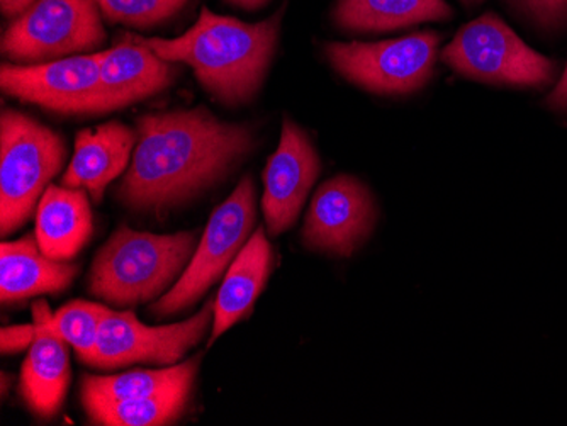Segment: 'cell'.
I'll return each mask as SVG.
<instances>
[{
    "label": "cell",
    "instance_id": "obj_1",
    "mask_svg": "<svg viewBox=\"0 0 567 426\" xmlns=\"http://www.w3.org/2000/svg\"><path fill=\"white\" fill-rule=\"evenodd\" d=\"M254 143L250 128L206 107L146 114L117 197L130 209L161 215L223 179Z\"/></svg>",
    "mask_w": 567,
    "mask_h": 426
},
{
    "label": "cell",
    "instance_id": "obj_2",
    "mask_svg": "<svg viewBox=\"0 0 567 426\" xmlns=\"http://www.w3.org/2000/svg\"><path fill=\"white\" fill-rule=\"evenodd\" d=\"M284 9L262 22L238 21L203 8L183 37H127L148 46L161 59L186 63L209 94L228 106L247 103L259 92L279 40Z\"/></svg>",
    "mask_w": 567,
    "mask_h": 426
},
{
    "label": "cell",
    "instance_id": "obj_3",
    "mask_svg": "<svg viewBox=\"0 0 567 426\" xmlns=\"http://www.w3.org/2000/svg\"><path fill=\"white\" fill-rule=\"evenodd\" d=\"M196 252V235H153L121 227L92 263L89 291L116 308L150 303L184 273Z\"/></svg>",
    "mask_w": 567,
    "mask_h": 426
},
{
    "label": "cell",
    "instance_id": "obj_4",
    "mask_svg": "<svg viewBox=\"0 0 567 426\" xmlns=\"http://www.w3.org/2000/svg\"><path fill=\"white\" fill-rule=\"evenodd\" d=\"M66 145L40 121L14 110L0 117V230L12 233L33 215L50 180L62 170Z\"/></svg>",
    "mask_w": 567,
    "mask_h": 426
},
{
    "label": "cell",
    "instance_id": "obj_5",
    "mask_svg": "<svg viewBox=\"0 0 567 426\" xmlns=\"http://www.w3.org/2000/svg\"><path fill=\"white\" fill-rule=\"evenodd\" d=\"M442 60L464 77L512 87H546L557 70L493 12L462 27Z\"/></svg>",
    "mask_w": 567,
    "mask_h": 426
},
{
    "label": "cell",
    "instance_id": "obj_6",
    "mask_svg": "<svg viewBox=\"0 0 567 426\" xmlns=\"http://www.w3.org/2000/svg\"><path fill=\"white\" fill-rule=\"evenodd\" d=\"M254 180L245 177L234 194L215 209L189 266L174 288L153 304V316L164 320L193 306L234 263L257 219Z\"/></svg>",
    "mask_w": 567,
    "mask_h": 426
},
{
    "label": "cell",
    "instance_id": "obj_7",
    "mask_svg": "<svg viewBox=\"0 0 567 426\" xmlns=\"http://www.w3.org/2000/svg\"><path fill=\"white\" fill-rule=\"evenodd\" d=\"M106 40L94 0H37L2 34V53L14 63H44L89 52Z\"/></svg>",
    "mask_w": 567,
    "mask_h": 426
},
{
    "label": "cell",
    "instance_id": "obj_8",
    "mask_svg": "<svg viewBox=\"0 0 567 426\" xmlns=\"http://www.w3.org/2000/svg\"><path fill=\"white\" fill-rule=\"evenodd\" d=\"M441 34L413 33L379 43L324 44V55L352 84L374 94H410L422 89L435 69Z\"/></svg>",
    "mask_w": 567,
    "mask_h": 426
},
{
    "label": "cell",
    "instance_id": "obj_9",
    "mask_svg": "<svg viewBox=\"0 0 567 426\" xmlns=\"http://www.w3.org/2000/svg\"><path fill=\"white\" fill-rule=\"evenodd\" d=\"M212 321H215V301L190 320L167 326H146L133 311L107 308L91 367L111 371L136 362L175 365L206 336Z\"/></svg>",
    "mask_w": 567,
    "mask_h": 426
},
{
    "label": "cell",
    "instance_id": "obj_10",
    "mask_svg": "<svg viewBox=\"0 0 567 426\" xmlns=\"http://www.w3.org/2000/svg\"><path fill=\"white\" fill-rule=\"evenodd\" d=\"M0 85L6 94L55 113H107L97 55L69 56L34 65L4 63Z\"/></svg>",
    "mask_w": 567,
    "mask_h": 426
},
{
    "label": "cell",
    "instance_id": "obj_11",
    "mask_svg": "<svg viewBox=\"0 0 567 426\" xmlns=\"http://www.w3.org/2000/svg\"><path fill=\"white\" fill-rule=\"evenodd\" d=\"M375 205L364 184L350 175H339L315 194L302 241L309 250L350 257L374 230Z\"/></svg>",
    "mask_w": 567,
    "mask_h": 426
},
{
    "label": "cell",
    "instance_id": "obj_12",
    "mask_svg": "<svg viewBox=\"0 0 567 426\" xmlns=\"http://www.w3.org/2000/svg\"><path fill=\"white\" fill-rule=\"evenodd\" d=\"M320 170V157L309 136L291 120L284 121L279 146L264 170L262 208L272 237L295 225Z\"/></svg>",
    "mask_w": 567,
    "mask_h": 426
},
{
    "label": "cell",
    "instance_id": "obj_13",
    "mask_svg": "<svg viewBox=\"0 0 567 426\" xmlns=\"http://www.w3.org/2000/svg\"><path fill=\"white\" fill-rule=\"evenodd\" d=\"M51 316L44 301L33 304L37 336L21 374L22 399L41 418L59 412L70 383L69 343L53 330Z\"/></svg>",
    "mask_w": 567,
    "mask_h": 426
},
{
    "label": "cell",
    "instance_id": "obj_14",
    "mask_svg": "<svg viewBox=\"0 0 567 426\" xmlns=\"http://www.w3.org/2000/svg\"><path fill=\"white\" fill-rule=\"evenodd\" d=\"M101 72L107 113L152 97L167 89L177 75V66L161 59L145 44L127 37L126 43L95 53Z\"/></svg>",
    "mask_w": 567,
    "mask_h": 426
},
{
    "label": "cell",
    "instance_id": "obj_15",
    "mask_svg": "<svg viewBox=\"0 0 567 426\" xmlns=\"http://www.w3.org/2000/svg\"><path fill=\"white\" fill-rule=\"evenodd\" d=\"M136 142L138 138L133 129L117 121L95 129H82L76 135L75 154L63 175L62 186L70 189L84 187L99 202L106 187L132 160Z\"/></svg>",
    "mask_w": 567,
    "mask_h": 426
},
{
    "label": "cell",
    "instance_id": "obj_16",
    "mask_svg": "<svg viewBox=\"0 0 567 426\" xmlns=\"http://www.w3.org/2000/svg\"><path fill=\"white\" fill-rule=\"evenodd\" d=\"M94 230L91 205L82 189L50 186L38 205L37 240L44 256L69 262Z\"/></svg>",
    "mask_w": 567,
    "mask_h": 426
},
{
    "label": "cell",
    "instance_id": "obj_17",
    "mask_svg": "<svg viewBox=\"0 0 567 426\" xmlns=\"http://www.w3.org/2000/svg\"><path fill=\"white\" fill-rule=\"evenodd\" d=\"M270 267L272 247L264 228H259L248 238L237 259L229 266L221 289L216 295L215 324L209 345L250 313L255 299L259 298L269 279Z\"/></svg>",
    "mask_w": 567,
    "mask_h": 426
},
{
    "label": "cell",
    "instance_id": "obj_18",
    "mask_svg": "<svg viewBox=\"0 0 567 426\" xmlns=\"http://www.w3.org/2000/svg\"><path fill=\"white\" fill-rule=\"evenodd\" d=\"M79 267L44 256L38 240L24 237L0 247V299L14 303L19 299L60 292L72 284Z\"/></svg>",
    "mask_w": 567,
    "mask_h": 426
},
{
    "label": "cell",
    "instance_id": "obj_19",
    "mask_svg": "<svg viewBox=\"0 0 567 426\" xmlns=\"http://www.w3.org/2000/svg\"><path fill=\"white\" fill-rule=\"evenodd\" d=\"M454 15L445 0H339L333 21L352 33H384Z\"/></svg>",
    "mask_w": 567,
    "mask_h": 426
},
{
    "label": "cell",
    "instance_id": "obj_20",
    "mask_svg": "<svg viewBox=\"0 0 567 426\" xmlns=\"http://www.w3.org/2000/svg\"><path fill=\"white\" fill-rule=\"evenodd\" d=\"M197 372L186 375L174 386L140 397L124 401H85V412L95 425L106 426H158L171 425L183 415L193 391Z\"/></svg>",
    "mask_w": 567,
    "mask_h": 426
},
{
    "label": "cell",
    "instance_id": "obj_21",
    "mask_svg": "<svg viewBox=\"0 0 567 426\" xmlns=\"http://www.w3.org/2000/svg\"><path fill=\"white\" fill-rule=\"evenodd\" d=\"M200 357H194L184 364L172 365L161 371H133L126 374L107 375V377L85 375L82 380V403L140 399V397L152 396L174 386L186 375L197 372Z\"/></svg>",
    "mask_w": 567,
    "mask_h": 426
},
{
    "label": "cell",
    "instance_id": "obj_22",
    "mask_svg": "<svg viewBox=\"0 0 567 426\" xmlns=\"http://www.w3.org/2000/svg\"><path fill=\"white\" fill-rule=\"evenodd\" d=\"M106 310L102 304L73 301L51 316L53 330L73 346L76 355L87 365H91L97 350L99 329Z\"/></svg>",
    "mask_w": 567,
    "mask_h": 426
},
{
    "label": "cell",
    "instance_id": "obj_23",
    "mask_svg": "<svg viewBox=\"0 0 567 426\" xmlns=\"http://www.w3.org/2000/svg\"><path fill=\"white\" fill-rule=\"evenodd\" d=\"M110 21L150 28L177 14L189 0H94Z\"/></svg>",
    "mask_w": 567,
    "mask_h": 426
},
{
    "label": "cell",
    "instance_id": "obj_24",
    "mask_svg": "<svg viewBox=\"0 0 567 426\" xmlns=\"http://www.w3.org/2000/svg\"><path fill=\"white\" fill-rule=\"evenodd\" d=\"M509 4L544 30L567 24V0H509Z\"/></svg>",
    "mask_w": 567,
    "mask_h": 426
},
{
    "label": "cell",
    "instance_id": "obj_25",
    "mask_svg": "<svg viewBox=\"0 0 567 426\" xmlns=\"http://www.w3.org/2000/svg\"><path fill=\"white\" fill-rule=\"evenodd\" d=\"M34 336H37L34 323L6 326L0 332V350H2V354H14V352L30 349L33 345Z\"/></svg>",
    "mask_w": 567,
    "mask_h": 426
},
{
    "label": "cell",
    "instance_id": "obj_26",
    "mask_svg": "<svg viewBox=\"0 0 567 426\" xmlns=\"http://www.w3.org/2000/svg\"><path fill=\"white\" fill-rule=\"evenodd\" d=\"M547 106L556 113H567V66L563 77L557 82L556 89L547 97Z\"/></svg>",
    "mask_w": 567,
    "mask_h": 426
},
{
    "label": "cell",
    "instance_id": "obj_27",
    "mask_svg": "<svg viewBox=\"0 0 567 426\" xmlns=\"http://www.w3.org/2000/svg\"><path fill=\"white\" fill-rule=\"evenodd\" d=\"M34 2H37V0H0V9H2V14L16 19L24 14Z\"/></svg>",
    "mask_w": 567,
    "mask_h": 426
},
{
    "label": "cell",
    "instance_id": "obj_28",
    "mask_svg": "<svg viewBox=\"0 0 567 426\" xmlns=\"http://www.w3.org/2000/svg\"><path fill=\"white\" fill-rule=\"evenodd\" d=\"M229 4L237 6V8L248 9V11H254V9L264 8V6L269 2V0H228Z\"/></svg>",
    "mask_w": 567,
    "mask_h": 426
},
{
    "label": "cell",
    "instance_id": "obj_29",
    "mask_svg": "<svg viewBox=\"0 0 567 426\" xmlns=\"http://www.w3.org/2000/svg\"><path fill=\"white\" fill-rule=\"evenodd\" d=\"M461 2H464L466 6H477L483 2V0H461Z\"/></svg>",
    "mask_w": 567,
    "mask_h": 426
}]
</instances>
